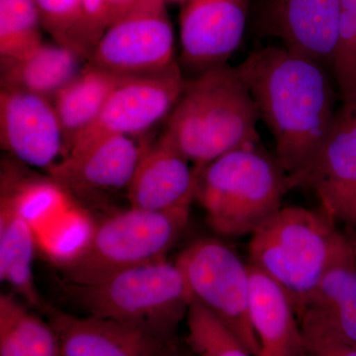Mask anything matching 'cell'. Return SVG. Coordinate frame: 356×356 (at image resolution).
Here are the masks:
<instances>
[{
  "mask_svg": "<svg viewBox=\"0 0 356 356\" xmlns=\"http://www.w3.org/2000/svg\"><path fill=\"white\" fill-rule=\"evenodd\" d=\"M236 70L275 142L289 177L305 170L327 139L337 110L325 67L283 47L252 51Z\"/></svg>",
  "mask_w": 356,
  "mask_h": 356,
  "instance_id": "obj_1",
  "label": "cell"
},
{
  "mask_svg": "<svg viewBox=\"0 0 356 356\" xmlns=\"http://www.w3.org/2000/svg\"><path fill=\"white\" fill-rule=\"evenodd\" d=\"M259 120L247 84L236 67L225 65L187 79L165 133L197 175L222 154L259 144Z\"/></svg>",
  "mask_w": 356,
  "mask_h": 356,
  "instance_id": "obj_2",
  "label": "cell"
},
{
  "mask_svg": "<svg viewBox=\"0 0 356 356\" xmlns=\"http://www.w3.org/2000/svg\"><path fill=\"white\" fill-rule=\"evenodd\" d=\"M196 200L218 235H252L281 208L289 175L259 144L238 147L197 173Z\"/></svg>",
  "mask_w": 356,
  "mask_h": 356,
  "instance_id": "obj_3",
  "label": "cell"
},
{
  "mask_svg": "<svg viewBox=\"0 0 356 356\" xmlns=\"http://www.w3.org/2000/svg\"><path fill=\"white\" fill-rule=\"evenodd\" d=\"M69 285L88 316L140 327L165 341H177L178 325L193 301L181 269L165 259Z\"/></svg>",
  "mask_w": 356,
  "mask_h": 356,
  "instance_id": "obj_4",
  "label": "cell"
},
{
  "mask_svg": "<svg viewBox=\"0 0 356 356\" xmlns=\"http://www.w3.org/2000/svg\"><path fill=\"white\" fill-rule=\"evenodd\" d=\"M350 245L322 211L281 207L252 234L250 264L284 290L297 315L323 274Z\"/></svg>",
  "mask_w": 356,
  "mask_h": 356,
  "instance_id": "obj_5",
  "label": "cell"
},
{
  "mask_svg": "<svg viewBox=\"0 0 356 356\" xmlns=\"http://www.w3.org/2000/svg\"><path fill=\"white\" fill-rule=\"evenodd\" d=\"M191 206L166 211L129 207L105 218L63 261L69 284H86L140 264L165 259L184 233Z\"/></svg>",
  "mask_w": 356,
  "mask_h": 356,
  "instance_id": "obj_6",
  "label": "cell"
},
{
  "mask_svg": "<svg viewBox=\"0 0 356 356\" xmlns=\"http://www.w3.org/2000/svg\"><path fill=\"white\" fill-rule=\"evenodd\" d=\"M175 262L194 301L219 318L250 355L259 356V343L250 316V264L226 243L211 238L192 242Z\"/></svg>",
  "mask_w": 356,
  "mask_h": 356,
  "instance_id": "obj_7",
  "label": "cell"
},
{
  "mask_svg": "<svg viewBox=\"0 0 356 356\" xmlns=\"http://www.w3.org/2000/svg\"><path fill=\"white\" fill-rule=\"evenodd\" d=\"M86 62L121 77L172 67L177 63L175 35L165 0H138L103 34Z\"/></svg>",
  "mask_w": 356,
  "mask_h": 356,
  "instance_id": "obj_8",
  "label": "cell"
},
{
  "mask_svg": "<svg viewBox=\"0 0 356 356\" xmlns=\"http://www.w3.org/2000/svg\"><path fill=\"white\" fill-rule=\"evenodd\" d=\"M186 81L178 62L156 74L123 77L96 120L77 138L67 156L109 136H144L170 117Z\"/></svg>",
  "mask_w": 356,
  "mask_h": 356,
  "instance_id": "obj_9",
  "label": "cell"
},
{
  "mask_svg": "<svg viewBox=\"0 0 356 356\" xmlns=\"http://www.w3.org/2000/svg\"><path fill=\"white\" fill-rule=\"evenodd\" d=\"M248 16L257 36L278 39L295 55L332 67L339 0H254Z\"/></svg>",
  "mask_w": 356,
  "mask_h": 356,
  "instance_id": "obj_10",
  "label": "cell"
},
{
  "mask_svg": "<svg viewBox=\"0 0 356 356\" xmlns=\"http://www.w3.org/2000/svg\"><path fill=\"white\" fill-rule=\"evenodd\" d=\"M290 181L292 189L313 192L321 211L332 221L356 228V105L337 110L315 158Z\"/></svg>",
  "mask_w": 356,
  "mask_h": 356,
  "instance_id": "obj_11",
  "label": "cell"
},
{
  "mask_svg": "<svg viewBox=\"0 0 356 356\" xmlns=\"http://www.w3.org/2000/svg\"><path fill=\"white\" fill-rule=\"evenodd\" d=\"M250 0H189L180 16L179 65L193 77L227 65L242 42Z\"/></svg>",
  "mask_w": 356,
  "mask_h": 356,
  "instance_id": "obj_12",
  "label": "cell"
},
{
  "mask_svg": "<svg viewBox=\"0 0 356 356\" xmlns=\"http://www.w3.org/2000/svg\"><path fill=\"white\" fill-rule=\"evenodd\" d=\"M149 142L144 136H109L65 156L48 172L63 191L81 198L127 192Z\"/></svg>",
  "mask_w": 356,
  "mask_h": 356,
  "instance_id": "obj_13",
  "label": "cell"
},
{
  "mask_svg": "<svg viewBox=\"0 0 356 356\" xmlns=\"http://www.w3.org/2000/svg\"><path fill=\"white\" fill-rule=\"evenodd\" d=\"M1 146L25 165L51 170L64 158L62 128L53 102L43 96L1 88Z\"/></svg>",
  "mask_w": 356,
  "mask_h": 356,
  "instance_id": "obj_14",
  "label": "cell"
},
{
  "mask_svg": "<svg viewBox=\"0 0 356 356\" xmlns=\"http://www.w3.org/2000/svg\"><path fill=\"white\" fill-rule=\"evenodd\" d=\"M196 191L193 165L163 132L145 147L126 195L131 207L166 211L191 206Z\"/></svg>",
  "mask_w": 356,
  "mask_h": 356,
  "instance_id": "obj_15",
  "label": "cell"
},
{
  "mask_svg": "<svg viewBox=\"0 0 356 356\" xmlns=\"http://www.w3.org/2000/svg\"><path fill=\"white\" fill-rule=\"evenodd\" d=\"M44 311L57 334L60 356H156L165 344L175 343L106 318L79 317L51 307Z\"/></svg>",
  "mask_w": 356,
  "mask_h": 356,
  "instance_id": "obj_16",
  "label": "cell"
},
{
  "mask_svg": "<svg viewBox=\"0 0 356 356\" xmlns=\"http://www.w3.org/2000/svg\"><path fill=\"white\" fill-rule=\"evenodd\" d=\"M297 318L302 332L356 348V261L351 245L323 274Z\"/></svg>",
  "mask_w": 356,
  "mask_h": 356,
  "instance_id": "obj_17",
  "label": "cell"
},
{
  "mask_svg": "<svg viewBox=\"0 0 356 356\" xmlns=\"http://www.w3.org/2000/svg\"><path fill=\"white\" fill-rule=\"evenodd\" d=\"M250 264V322L259 343V356H300L302 332L286 293Z\"/></svg>",
  "mask_w": 356,
  "mask_h": 356,
  "instance_id": "obj_18",
  "label": "cell"
},
{
  "mask_svg": "<svg viewBox=\"0 0 356 356\" xmlns=\"http://www.w3.org/2000/svg\"><path fill=\"white\" fill-rule=\"evenodd\" d=\"M83 60L86 58L69 48L43 43L22 60L1 62V88L28 91L51 102L79 76Z\"/></svg>",
  "mask_w": 356,
  "mask_h": 356,
  "instance_id": "obj_19",
  "label": "cell"
},
{
  "mask_svg": "<svg viewBox=\"0 0 356 356\" xmlns=\"http://www.w3.org/2000/svg\"><path fill=\"white\" fill-rule=\"evenodd\" d=\"M35 235L31 222L6 196L0 199V280L35 308H46L33 275Z\"/></svg>",
  "mask_w": 356,
  "mask_h": 356,
  "instance_id": "obj_20",
  "label": "cell"
},
{
  "mask_svg": "<svg viewBox=\"0 0 356 356\" xmlns=\"http://www.w3.org/2000/svg\"><path fill=\"white\" fill-rule=\"evenodd\" d=\"M122 79L86 62L79 76L51 100L64 136V158L92 125Z\"/></svg>",
  "mask_w": 356,
  "mask_h": 356,
  "instance_id": "obj_21",
  "label": "cell"
},
{
  "mask_svg": "<svg viewBox=\"0 0 356 356\" xmlns=\"http://www.w3.org/2000/svg\"><path fill=\"white\" fill-rule=\"evenodd\" d=\"M0 356H60L49 321L28 310L14 294L0 295Z\"/></svg>",
  "mask_w": 356,
  "mask_h": 356,
  "instance_id": "obj_22",
  "label": "cell"
},
{
  "mask_svg": "<svg viewBox=\"0 0 356 356\" xmlns=\"http://www.w3.org/2000/svg\"><path fill=\"white\" fill-rule=\"evenodd\" d=\"M36 0H0V57L22 60L43 44Z\"/></svg>",
  "mask_w": 356,
  "mask_h": 356,
  "instance_id": "obj_23",
  "label": "cell"
},
{
  "mask_svg": "<svg viewBox=\"0 0 356 356\" xmlns=\"http://www.w3.org/2000/svg\"><path fill=\"white\" fill-rule=\"evenodd\" d=\"M186 343L195 356H252L238 337L198 302L186 315Z\"/></svg>",
  "mask_w": 356,
  "mask_h": 356,
  "instance_id": "obj_24",
  "label": "cell"
},
{
  "mask_svg": "<svg viewBox=\"0 0 356 356\" xmlns=\"http://www.w3.org/2000/svg\"><path fill=\"white\" fill-rule=\"evenodd\" d=\"M332 69L343 105H356V0H339V34Z\"/></svg>",
  "mask_w": 356,
  "mask_h": 356,
  "instance_id": "obj_25",
  "label": "cell"
},
{
  "mask_svg": "<svg viewBox=\"0 0 356 356\" xmlns=\"http://www.w3.org/2000/svg\"><path fill=\"white\" fill-rule=\"evenodd\" d=\"M42 26L56 44L86 58L81 44L83 13L81 0H36Z\"/></svg>",
  "mask_w": 356,
  "mask_h": 356,
  "instance_id": "obj_26",
  "label": "cell"
},
{
  "mask_svg": "<svg viewBox=\"0 0 356 356\" xmlns=\"http://www.w3.org/2000/svg\"><path fill=\"white\" fill-rule=\"evenodd\" d=\"M300 356H356V348L331 337L302 332Z\"/></svg>",
  "mask_w": 356,
  "mask_h": 356,
  "instance_id": "obj_27",
  "label": "cell"
},
{
  "mask_svg": "<svg viewBox=\"0 0 356 356\" xmlns=\"http://www.w3.org/2000/svg\"><path fill=\"white\" fill-rule=\"evenodd\" d=\"M137 1L138 0H110V26L128 13Z\"/></svg>",
  "mask_w": 356,
  "mask_h": 356,
  "instance_id": "obj_28",
  "label": "cell"
},
{
  "mask_svg": "<svg viewBox=\"0 0 356 356\" xmlns=\"http://www.w3.org/2000/svg\"><path fill=\"white\" fill-rule=\"evenodd\" d=\"M156 356H195L193 353H187L178 348L177 341L165 344Z\"/></svg>",
  "mask_w": 356,
  "mask_h": 356,
  "instance_id": "obj_29",
  "label": "cell"
},
{
  "mask_svg": "<svg viewBox=\"0 0 356 356\" xmlns=\"http://www.w3.org/2000/svg\"><path fill=\"white\" fill-rule=\"evenodd\" d=\"M348 240H350L351 248H353V254H355L356 261V232L355 235L353 236V238H348Z\"/></svg>",
  "mask_w": 356,
  "mask_h": 356,
  "instance_id": "obj_30",
  "label": "cell"
},
{
  "mask_svg": "<svg viewBox=\"0 0 356 356\" xmlns=\"http://www.w3.org/2000/svg\"><path fill=\"white\" fill-rule=\"evenodd\" d=\"M165 1H170V2H180V3L185 4L186 2H188L189 0H165Z\"/></svg>",
  "mask_w": 356,
  "mask_h": 356,
  "instance_id": "obj_31",
  "label": "cell"
}]
</instances>
